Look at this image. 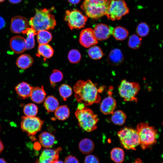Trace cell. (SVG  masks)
I'll list each match as a JSON object with an SVG mask.
<instances>
[{
  "mask_svg": "<svg viewBox=\"0 0 163 163\" xmlns=\"http://www.w3.org/2000/svg\"><path fill=\"white\" fill-rule=\"evenodd\" d=\"M94 147L93 141L88 138L81 140L78 144V148L80 152L84 154H88L94 150Z\"/></svg>",
  "mask_w": 163,
  "mask_h": 163,
  "instance_id": "obj_21",
  "label": "cell"
},
{
  "mask_svg": "<svg viewBox=\"0 0 163 163\" xmlns=\"http://www.w3.org/2000/svg\"><path fill=\"white\" fill-rule=\"evenodd\" d=\"M111 120L114 124L118 125H122L125 123L126 115L123 111L117 110L112 113Z\"/></svg>",
  "mask_w": 163,
  "mask_h": 163,
  "instance_id": "obj_29",
  "label": "cell"
},
{
  "mask_svg": "<svg viewBox=\"0 0 163 163\" xmlns=\"http://www.w3.org/2000/svg\"><path fill=\"white\" fill-rule=\"evenodd\" d=\"M108 0H84L81 8L86 16L97 19L106 14Z\"/></svg>",
  "mask_w": 163,
  "mask_h": 163,
  "instance_id": "obj_3",
  "label": "cell"
},
{
  "mask_svg": "<svg viewBox=\"0 0 163 163\" xmlns=\"http://www.w3.org/2000/svg\"><path fill=\"white\" fill-rule=\"evenodd\" d=\"M142 39L138 35L133 34L129 37L128 44L129 48L133 49H137L141 46Z\"/></svg>",
  "mask_w": 163,
  "mask_h": 163,
  "instance_id": "obj_33",
  "label": "cell"
},
{
  "mask_svg": "<svg viewBox=\"0 0 163 163\" xmlns=\"http://www.w3.org/2000/svg\"><path fill=\"white\" fill-rule=\"evenodd\" d=\"M134 163H142V161L141 159L138 158L136 160Z\"/></svg>",
  "mask_w": 163,
  "mask_h": 163,
  "instance_id": "obj_44",
  "label": "cell"
},
{
  "mask_svg": "<svg viewBox=\"0 0 163 163\" xmlns=\"http://www.w3.org/2000/svg\"><path fill=\"white\" fill-rule=\"evenodd\" d=\"M53 163H64L62 161L58 160L54 161Z\"/></svg>",
  "mask_w": 163,
  "mask_h": 163,
  "instance_id": "obj_46",
  "label": "cell"
},
{
  "mask_svg": "<svg viewBox=\"0 0 163 163\" xmlns=\"http://www.w3.org/2000/svg\"><path fill=\"white\" fill-rule=\"evenodd\" d=\"M5 21L4 19L0 17V29L2 28L5 26Z\"/></svg>",
  "mask_w": 163,
  "mask_h": 163,
  "instance_id": "obj_40",
  "label": "cell"
},
{
  "mask_svg": "<svg viewBox=\"0 0 163 163\" xmlns=\"http://www.w3.org/2000/svg\"><path fill=\"white\" fill-rule=\"evenodd\" d=\"M149 31V25L145 23L141 22L137 26L136 29L137 34L139 36L145 37L148 34Z\"/></svg>",
  "mask_w": 163,
  "mask_h": 163,
  "instance_id": "obj_36",
  "label": "cell"
},
{
  "mask_svg": "<svg viewBox=\"0 0 163 163\" xmlns=\"http://www.w3.org/2000/svg\"><path fill=\"white\" fill-rule=\"evenodd\" d=\"M46 93L43 87H33L30 96L31 100L34 102L40 104L45 99Z\"/></svg>",
  "mask_w": 163,
  "mask_h": 163,
  "instance_id": "obj_18",
  "label": "cell"
},
{
  "mask_svg": "<svg viewBox=\"0 0 163 163\" xmlns=\"http://www.w3.org/2000/svg\"><path fill=\"white\" fill-rule=\"evenodd\" d=\"M113 28L103 24L96 25L93 30L97 40L102 41L108 39L112 34Z\"/></svg>",
  "mask_w": 163,
  "mask_h": 163,
  "instance_id": "obj_14",
  "label": "cell"
},
{
  "mask_svg": "<svg viewBox=\"0 0 163 163\" xmlns=\"http://www.w3.org/2000/svg\"><path fill=\"white\" fill-rule=\"evenodd\" d=\"M10 45L11 50L14 53H22L26 50L25 39L20 36L14 37L10 40Z\"/></svg>",
  "mask_w": 163,
  "mask_h": 163,
  "instance_id": "obj_16",
  "label": "cell"
},
{
  "mask_svg": "<svg viewBox=\"0 0 163 163\" xmlns=\"http://www.w3.org/2000/svg\"><path fill=\"white\" fill-rule=\"evenodd\" d=\"M116 102L110 94L104 98L101 103L100 109L101 112L105 115L112 114L116 107Z\"/></svg>",
  "mask_w": 163,
  "mask_h": 163,
  "instance_id": "obj_15",
  "label": "cell"
},
{
  "mask_svg": "<svg viewBox=\"0 0 163 163\" xmlns=\"http://www.w3.org/2000/svg\"><path fill=\"white\" fill-rule=\"evenodd\" d=\"M29 21L25 17L21 16H16L11 19L10 29L14 33H23L29 26Z\"/></svg>",
  "mask_w": 163,
  "mask_h": 163,
  "instance_id": "obj_13",
  "label": "cell"
},
{
  "mask_svg": "<svg viewBox=\"0 0 163 163\" xmlns=\"http://www.w3.org/2000/svg\"><path fill=\"white\" fill-rule=\"evenodd\" d=\"M32 88L28 83L22 82L16 85L15 89L17 94L25 99L30 97Z\"/></svg>",
  "mask_w": 163,
  "mask_h": 163,
  "instance_id": "obj_19",
  "label": "cell"
},
{
  "mask_svg": "<svg viewBox=\"0 0 163 163\" xmlns=\"http://www.w3.org/2000/svg\"><path fill=\"white\" fill-rule=\"evenodd\" d=\"M9 2L13 4H17L21 2L22 0H8Z\"/></svg>",
  "mask_w": 163,
  "mask_h": 163,
  "instance_id": "obj_42",
  "label": "cell"
},
{
  "mask_svg": "<svg viewBox=\"0 0 163 163\" xmlns=\"http://www.w3.org/2000/svg\"><path fill=\"white\" fill-rule=\"evenodd\" d=\"M129 9L124 0H110L106 15L112 21L120 20L129 13Z\"/></svg>",
  "mask_w": 163,
  "mask_h": 163,
  "instance_id": "obj_7",
  "label": "cell"
},
{
  "mask_svg": "<svg viewBox=\"0 0 163 163\" xmlns=\"http://www.w3.org/2000/svg\"><path fill=\"white\" fill-rule=\"evenodd\" d=\"M84 163H100L98 158L93 155H86L84 159Z\"/></svg>",
  "mask_w": 163,
  "mask_h": 163,
  "instance_id": "obj_38",
  "label": "cell"
},
{
  "mask_svg": "<svg viewBox=\"0 0 163 163\" xmlns=\"http://www.w3.org/2000/svg\"><path fill=\"white\" fill-rule=\"evenodd\" d=\"M142 148L145 150L157 142L158 131L147 123H139L137 126Z\"/></svg>",
  "mask_w": 163,
  "mask_h": 163,
  "instance_id": "obj_5",
  "label": "cell"
},
{
  "mask_svg": "<svg viewBox=\"0 0 163 163\" xmlns=\"http://www.w3.org/2000/svg\"><path fill=\"white\" fill-rule=\"evenodd\" d=\"M54 9L53 7L50 9H36L35 15L29 21L31 28L37 33L41 30L54 29L56 24L54 16L52 13Z\"/></svg>",
  "mask_w": 163,
  "mask_h": 163,
  "instance_id": "obj_2",
  "label": "cell"
},
{
  "mask_svg": "<svg viewBox=\"0 0 163 163\" xmlns=\"http://www.w3.org/2000/svg\"><path fill=\"white\" fill-rule=\"evenodd\" d=\"M40 142L44 147L48 148L52 146L55 143L56 139L54 136L46 132L42 133L39 136Z\"/></svg>",
  "mask_w": 163,
  "mask_h": 163,
  "instance_id": "obj_20",
  "label": "cell"
},
{
  "mask_svg": "<svg viewBox=\"0 0 163 163\" xmlns=\"http://www.w3.org/2000/svg\"><path fill=\"white\" fill-rule=\"evenodd\" d=\"M63 77V74L60 71L53 70L50 76V82L52 87L55 88L56 83L61 81Z\"/></svg>",
  "mask_w": 163,
  "mask_h": 163,
  "instance_id": "obj_34",
  "label": "cell"
},
{
  "mask_svg": "<svg viewBox=\"0 0 163 163\" xmlns=\"http://www.w3.org/2000/svg\"><path fill=\"white\" fill-rule=\"evenodd\" d=\"M64 163H80L78 160L75 156L69 155L65 158Z\"/></svg>",
  "mask_w": 163,
  "mask_h": 163,
  "instance_id": "obj_39",
  "label": "cell"
},
{
  "mask_svg": "<svg viewBox=\"0 0 163 163\" xmlns=\"http://www.w3.org/2000/svg\"><path fill=\"white\" fill-rule=\"evenodd\" d=\"M60 95L63 100L66 101V99L70 97L72 94V89L69 85L65 84L61 85L59 88Z\"/></svg>",
  "mask_w": 163,
  "mask_h": 163,
  "instance_id": "obj_35",
  "label": "cell"
},
{
  "mask_svg": "<svg viewBox=\"0 0 163 163\" xmlns=\"http://www.w3.org/2000/svg\"><path fill=\"white\" fill-rule=\"evenodd\" d=\"M111 159L117 163H122L124 161L125 154L123 150L121 148L116 147L113 148L110 152Z\"/></svg>",
  "mask_w": 163,
  "mask_h": 163,
  "instance_id": "obj_27",
  "label": "cell"
},
{
  "mask_svg": "<svg viewBox=\"0 0 163 163\" xmlns=\"http://www.w3.org/2000/svg\"><path fill=\"white\" fill-rule=\"evenodd\" d=\"M38 112V108L37 106L32 103L26 104L23 108V112L26 116L36 117Z\"/></svg>",
  "mask_w": 163,
  "mask_h": 163,
  "instance_id": "obj_32",
  "label": "cell"
},
{
  "mask_svg": "<svg viewBox=\"0 0 163 163\" xmlns=\"http://www.w3.org/2000/svg\"><path fill=\"white\" fill-rule=\"evenodd\" d=\"M75 115L79 126L84 130L90 132L97 128V116L91 109L85 107L81 109H77Z\"/></svg>",
  "mask_w": 163,
  "mask_h": 163,
  "instance_id": "obj_4",
  "label": "cell"
},
{
  "mask_svg": "<svg viewBox=\"0 0 163 163\" xmlns=\"http://www.w3.org/2000/svg\"><path fill=\"white\" fill-rule=\"evenodd\" d=\"M102 89L101 87L98 88L97 85L90 80H78L73 86L76 100L79 103L87 106L100 102L101 97L99 92Z\"/></svg>",
  "mask_w": 163,
  "mask_h": 163,
  "instance_id": "obj_1",
  "label": "cell"
},
{
  "mask_svg": "<svg viewBox=\"0 0 163 163\" xmlns=\"http://www.w3.org/2000/svg\"><path fill=\"white\" fill-rule=\"evenodd\" d=\"M5 0H0V2H1L4 1Z\"/></svg>",
  "mask_w": 163,
  "mask_h": 163,
  "instance_id": "obj_47",
  "label": "cell"
},
{
  "mask_svg": "<svg viewBox=\"0 0 163 163\" xmlns=\"http://www.w3.org/2000/svg\"><path fill=\"white\" fill-rule=\"evenodd\" d=\"M53 48L47 44H39L38 48L37 53L38 56H42L45 59L51 58L54 53Z\"/></svg>",
  "mask_w": 163,
  "mask_h": 163,
  "instance_id": "obj_24",
  "label": "cell"
},
{
  "mask_svg": "<svg viewBox=\"0 0 163 163\" xmlns=\"http://www.w3.org/2000/svg\"><path fill=\"white\" fill-rule=\"evenodd\" d=\"M124 59L121 51L119 49L115 48L110 52L107 57V62L110 65L117 66L123 63Z\"/></svg>",
  "mask_w": 163,
  "mask_h": 163,
  "instance_id": "obj_17",
  "label": "cell"
},
{
  "mask_svg": "<svg viewBox=\"0 0 163 163\" xmlns=\"http://www.w3.org/2000/svg\"><path fill=\"white\" fill-rule=\"evenodd\" d=\"M112 34L117 40L122 41L125 40L128 37L129 32L125 28L121 26H117L113 29Z\"/></svg>",
  "mask_w": 163,
  "mask_h": 163,
  "instance_id": "obj_28",
  "label": "cell"
},
{
  "mask_svg": "<svg viewBox=\"0 0 163 163\" xmlns=\"http://www.w3.org/2000/svg\"><path fill=\"white\" fill-rule=\"evenodd\" d=\"M89 56L94 60L99 59L104 55V54L100 47L94 46L91 47L88 50Z\"/></svg>",
  "mask_w": 163,
  "mask_h": 163,
  "instance_id": "obj_31",
  "label": "cell"
},
{
  "mask_svg": "<svg viewBox=\"0 0 163 163\" xmlns=\"http://www.w3.org/2000/svg\"><path fill=\"white\" fill-rule=\"evenodd\" d=\"M59 105L58 100L52 95L48 96L44 100V106L48 113L55 111Z\"/></svg>",
  "mask_w": 163,
  "mask_h": 163,
  "instance_id": "obj_25",
  "label": "cell"
},
{
  "mask_svg": "<svg viewBox=\"0 0 163 163\" xmlns=\"http://www.w3.org/2000/svg\"><path fill=\"white\" fill-rule=\"evenodd\" d=\"M37 34V41L39 44H47L52 39L51 34L47 30L38 31Z\"/></svg>",
  "mask_w": 163,
  "mask_h": 163,
  "instance_id": "obj_30",
  "label": "cell"
},
{
  "mask_svg": "<svg viewBox=\"0 0 163 163\" xmlns=\"http://www.w3.org/2000/svg\"><path fill=\"white\" fill-rule=\"evenodd\" d=\"M122 146L127 150H136L140 144V141L137 130L129 127H124L117 133Z\"/></svg>",
  "mask_w": 163,
  "mask_h": 163,
  "instance_id": "obj_6",
  "label": "cell"
},
{
  "mask_svg": "<svg viewBox=\"0 0 163 163\" xmlns=\"http://www.w3.org/2000/svg\"><path fill=\"white\" fill-rule=\"evenodd\" d=\"M33 62V59L30 55L27 54H23L18 58L16 64L20 68L25 69L32 66Z\"/></svg>",
  "mask_w": 163,
  "mask_h": 163,
  "instance_id": "obj_22",
  "label": "cell"
},
{
  "mask_svg": "<svg viewBox=\"0 0 163 163\" xmlns=\"http://www.w3.org/2000/svg\"><path fill=\"white\" fill-rule=\"evenodd\" d=\"M79 41L82 46L87 48L98 43L93 30L91 28H87L82 30L80 34Z\"/></svg>",
  "mask_w": 163,
  "mask_h": 163,
  "instance_id": "obj_12",
  "label": "cell"
},
{
  "mask_svg": "<svg viewBox=\"0 0 163 163\" xmlns=\"http://www.w3.org/2000/svg\"><path fill=\"white\" fill-rule=\"evenodd\" d=\"M64 19L70 29L72 30L84 27L88 20V17L80 11L75 9L66 11Z\"/></svg>",
  "mask_w": 163,
  "mask_h": 163,
  "instance_id": "obj_9",
  "label": "cell"
},
{
  "mask_svg": "<svg viewBox=\"0 0 163 163\" xmlns=\"http://www.w3.org/2000/svg\"><path fill=\"white\" fill-rule=\"evenodd\" d=\"M27 35L25 39L26 49L30 50L33 48L35 45L34 37L37 33L31 28L28 27L23 33Z\"/></svg>",
  "mask_w": 163,
  "mask_h": 163,
  "instance_id": "obj_23",
  "label": "cell"
},
{
  "mask_svg": "<svg viewBox=\"0 0 163 163\" xmlns=\"http://www.w3.org/2000/svg\"><path fill=\"white\" fill-rule=\"evenodd\" d=\"M62 150L61 147L56 149H43L35 163H53L59 160V152Z\"/></svg>",
  "mask_w": 163,
  "mask_h": 163,
  "instance_id": "obj_11",
  "label": "cell"
},
{
  "mask_svg": "<svg viewBox=\"0 0 163 163\" xmlns=\"http://www.w3.org/2000/svg\"><path fill=\"white\" fill-rule=\"evenodd\" d=\"M68 57L70 62L77 63L80 60L81 56L80 53L78 50L73 49L69 52Z\"/></svg>",
  "mask_w": 163,
  "mask_h": 163,
  "instance_id": "obj_37",
  "label": "cell"
},
{
  "mask_svg": "<svg viewBox=\"0 0 163 163\" xmlns=\"http://www.w3.org/2000/svg\"><path fill=\"white\" fill-rule=\"evenodd\" d=\"M43 124V121L38 117L24 116L21 118V127L33 140L34 136L40 131Z\"/></svg>",
  "mask_w": 163,
  "mask_h": 163,
  "instance_id": "obj_10",
  "label": "cell"
},
{
  "mask_svg": "<svg viewBox=\"0 0 163 163\" xmlns=\"http://www.w3.org/2000/svg\"><path fill=\"white\" fill-rule=\"evenodd\" d=\"M140 89L138 83L129 82L126 79L122 80L118 87L120 96L126 101H133L136 102L137 99L136 97Z\"/></svg>",
  "mask_w": 163,
  "mask_h": 163,
  "instance_id": "obj_8",
  "label": "cell"
},
{
  "mask_svg": "<svg viewBox=\"0 0 163 163\" xmlns=\"http://www.w3.org/2000/svg\"><path fill=\"white\" fill-rule=\"evenodd\" d=\"M3 145L0 139V153L4 149Z\"/></svg>",
  "mask_w": 163,
  "mask_h": 163,
  "instance_id": "obj_43",
  "label": "cell"
},
{
  "mask_svg": "<svg viewBox=\"0 0 163 163\" xmlns=\"http://www.w3.org/2000/svg\"><path fill=\"white\" fill-rule=\"evenodd\" d=\"M68 1L69 3L75 5L79 3L81 0H68Z\"/></svg>",
  "mask_w": 163,
  "mask_h": 163,
  "instance_id": "obj_41",
  "label": "cell"
},
{
  "mask_svg": "<svg viewBox=\"0 0 163 163\" xmlns=\"http://www.w3.org/2000/svg\"><path fill=\"white\" fill-rule=\"evenodd\" d=\"M0 163H7L3 158H0Z\"/></svg>",
  "mask_w": 163,
  "mask_h": 163,
  "instance_id": "obj_45",
  "label": "cell"
},
{
  "mask_svg": "<svg viewBox=\"0 0 163 163\" xmlns=\"http://www.w3.org/2000/svg\"><path fill=\"white\" fill-rule=\"evenodd\" d=\"M54 115L56 119L64 120L67 119L70 115V110L66 105L59 106L55 111Z\"/></svg>",
  "mask_w": 163,
  "mask_h": 163,
  "instance_id": "obj_26",
  "label": "cell"
}]
</instances>
